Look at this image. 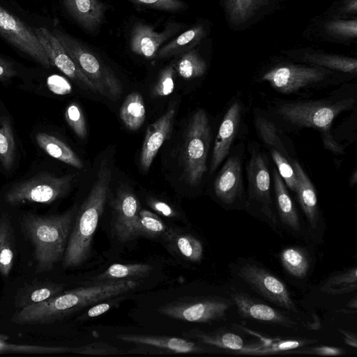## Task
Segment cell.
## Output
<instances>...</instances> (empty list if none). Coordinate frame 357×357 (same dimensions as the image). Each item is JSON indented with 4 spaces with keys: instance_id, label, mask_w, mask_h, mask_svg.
Masks as SVG:
<instances>
[{
    "instance_id": "cell-1",
    "label": "cell",
    "mask_w": 357,
    "mask_h": 357,
    "mask_svg": "<svg viewBox=\"0 0 357 357\" xmlns=\"http://www.w3.org/2000/svg\"><path fill=\"white\" fill-rule=\"evenodd\" d=\"M137 285L134 280L96 282L21 308L13 316L12 321L19 324H52L88 305L120 296Z\"/></svg>"
},
{
    "instance_id": "cell-2",
    "label": "cell",
    "mask_w": 357,
    "mask_h": 357,
    "mask_svg": "<svg viewBox=\"0 0 357 357\" xmlns=\"http://www.w3.org/2000/svg\"><path fill=\"white\" fill-rule=\"evenodd\" d=\"M111 181V169L107 160L102 159L96 179L72 227L63 255L64 268L78 266L88 259L93 235L104 211Z\"/></svg>"
},
{
    "instance_id": "cell-3",
    "label": "cell",
    "mask_w": 357,
    "mask_h": 357,
    "mask_svg": "<svg viewBox=\"0 0 357 357\" xmlns=\"http://www.w3.org/2000/svg\"><path fill=\"white\" fill-rule=\"evenodd\" d=\"M75 214L73 208L57 215L22 217V230L34 246L36 272L52 270L64 255Z\"/></svg>"
},
{
    "instance_id": "cell-4",
    "label": "cell",
    "mask_w": 357,
    "mask_h": 357,
    "mask_svg": "<svg viewBox=\"0 0 357 357\" xmlns=\"http://www.w3.org/2000/svg\"><path fill=\"white\" fill-rule=\"evenodd\" d=\"M52 33L94 86L96 92L112 100L120 97L123 93L122 84L109 67L77 39L60 30L54 29Z\"/></svg>"
},
{
    "instance_id": "cell-5",
    "label": "cell",
    "mask_w": 357,
    "mask_h": 357,
    "mask_svg": "<svg viewBox=\"0 0 357 357\" xmlns=\"http://www.w3.org/2000/svg\"><path fill=\"white\" fill-rule=\"evenodd\" d=\"M354 105L352 98L337 101L310 100L284 102L277 113L291 126L328 130L333 120Z\"/></svg>"
},
{
    "instance_id": "cell-6",
    "label": "cell",
    "mask_w": 357,
    "mask_h": 357,
    "mask_svg": "<svg viewBox=\"0 0 357 357\" xmlns=\"http://www.w3.org/2000/svg\"><path fill=\"white\" fill-rule=\"evenodd\" d=\"M211 139V127L206 113L198 109L191 118L185 135L183 165L185 181L192 186L201 182L207 171V157Z\"/></svg>"
},
{
    "instance_id": "cell-7",
    "label": "cell",
    "mask_w": 357,
    "mask_h": 357,
    "mask_svg": "<svg viewBox=\"0 0 357 357\" xmlns=\"http://www.w3.org/2000/svg\"><path fill=\"white\" fill-rule=\"evenodd\" d=\"M73 175L57 177L41 174L13 185L6 193V202L12 206L26 203L50 204L67 194Z\"/></svg>"
},
{
    "instance_id": "cell-8",
    "label": "cell",
    "mask_w": 357,
    "mask_h": 357,
    "mask_svg": "<svg viewBox=\"0 0 357 357\" xmlns=\"http://www.w3.org/2000/svg\"><path fill=\"white\" fill-rule=\"evenodd\" d=\"M232 303L213 297H185L161 306L158 312L172 319L194 323L225 320Z\"/></svg>"
},
{
    "instance_id": "cell-9",
    "label": "cell",
    "mask_w": 357,
    "mask_h": 357,
    "mask_svg": "<svg viewBox=\"0 0 357 357\" xmlns=\"http://www.w3.org/2000/svg\"><path fill=\"white\" fill-rule=\"evenodd\" d=\"M246 174L248 204L255 206L271 222L276 223L271 195V176L268 160L259 149H252L246 167Z\"/></svg>"
},
{
    "instance_id": "cell-10",
    "label": "cell",
    "mask_w": 357,
    "mask_h": 357,
    "mask_svg": "<svg viewBox=\"0 0 357 357\" xmlns=\"http://www.w3.org/2000/svg\"><path fill=\"white\" fill-rule=\"evenodd\" d=\"M0 36L10 45L45 68L53 66L31 29L20 19L0 6Z\"/></svg>"
},
{
    "instance_id": "cell-11",
    "label": "cell",
    "mask_w": 357,
    "mask_h": 357,
    "mask_svg": "<svg viewBox=\"0 0 357 357\" xmlns=\"http://www.w3.org/2000/svg\"><path fill=\"white\" fill-rule=\"evenodd\" d=\"M330 73L320 66L284 65L266 72L262 79L278 91L289 94L324 81Z\"/></svg>"
},
{
    "instance_id": "cell-12",
    "label": "cell",
    "mask_w": 357,
    "mask_h": 357,
    "mask_svg": "<svg viewBox=\"0 0 357 357\" xmlns=\"http://www.w3.org/2000/svg\"><path fill=\"white\" fill-rule=\"evenodd\" d=\"M238 275L252 289L271 302L294 312H297L285 284L267 270L246 263L238 268Z\"/></svg>"
},
{
    "instance_id": "cell-13",
    "label": "cell",
    "mask_w": 357,
    "mask_h": 357,
    "mask_svg": "<svg viewBox=\"0 0 357 357\" xmlns=\"http://www.w3.org/2000/svg\"><path fill=\"white\" fill-rule=\"evenodd\" d=\"M34 31L53 66L73 81L96 92L94 86L79 69L52 31L45 27L34 28Z\"/></svg>"
},
{
    "instance_id": "cell-14",
    "label": "cell",
    "mask_w": 357,
    "mask_h": 357,
    "mask_svg": "<svg viewBox=\"0 0 357 357\" xmlns=\"http://www.w3.org/2000/svg\"><path fill=\"white\" fill-rule=\"evenodd\" d=\"M140 210L135 195L128 190H120L112 205V230L122 243L135 238L134 227Z\"/></svg>"
},
{
    "instance_id": "cell-15",
    "label": "cell",
    "mask_w": 357,
    "mask_h": 357,
    "mask_svg": "<svg viewBox=\"0 0 357 357\" xmlns=\"http://www.w3.org/2000/svg\"><path fill=\"white\" fill-rule=\"evenodd\" d=\"M231 298L238 313L244 319L258 320L289 328H296L297 324L288 316L243 292H234Z\"/></svg>"
},
{
    "instance_id": "cell-16",
    "label": "cell",
    "mask_w": 357,
    "mask_h": 357,
    "mask_svg": "<svg viewBox=\"0 0 357 357\" xmlns=\"http://www.w3.org/2000/svg\"><path fill=\"white\" fill-rule=\"evenodd\" d=\"M242 114V106L233 102L227 109L216 135L210 164V174H213L228 155L237 133Z\"/></svg>"
},
{
    "instance_id": "cell-17",
    "label": "cell",
    "mask_w": 357,
    "mask_h": 357,
    "mask_svg": "<svg viewBox=\"0 0 357 357\" xmlns=\"http://www.w3.org/2000/svg\"><path fill=\"white\" fill-rule=\"evenodd\" d=\"M216 197L224 204H232L243 192L242 163L237 155L229 157L214 181Z\"/></svg>"
},
{
    "instance_id": "cell-18",
    "label": "cell",
    "mask_w": 357,
    "mask_h": 357,
    "mask_svg": "<svg viewBox=\"0 0 357 357\" xmlns=\"http://www.w3.org/2000/svg\"><path fill=\"white\" fill-rule=\"evenodd\" d=\"M174 115L175 109L169 108L146 128L140 155V165L144 171L149 170L159 149L169 137Z\"/></svg>"
},
{
    "instance_id": "cell-19",
    "label": "cell",
    "mask_w": 357,
    "mask_h": 357,
    "mask_svg": "<svg viewBox=\"0 0 357 357\" xmlns=\"http://www.w3.org/2000/svg\"><path fill=\"white\" fill-rule=\"evenodd\" d=\"M117 338L123 342L151 347L171 354H194L207 351V349L195 342L175 337L120 335Z\"/></svg>"
},
{
    "instance_id": "cell-20",
    "label": "cell",
    "mask_w": 357,
    "mask_h": 357,
    "mask_svg": "<svg viewBox=\"0 0 357 357\" xmlns=\"http://www.w3.org/2000/svg\"><path fill=\"white\" fill-rule=\"evenodd\" d=\"M176 28L167 27L162 32H156L146 24H137L132 29L130 46L132 52L146 58L155 56L160 47L175 31Z\"/></svg>"
},
{
    "instance_id": "cell-21",
    "label": "cell",
    "mask_w": 357,
    "mask_h": 357,
    "mask_svg": "<svg viewBox=\"0 0 357 357\" xmlns=\"http://www.w3.org/2000/svg\"><path fill=\"white\" fill-rule=\"evenodd\" d=\"M70 15L83 28L93 31L102 23L106 6L99 0H63Z\"/></svg>"
},
{
    "instance_id": "cell-22",
    "label": "cell",
    "mask_w": 357,
    "mask_h": 357,
    "mask_svg": "<svg viewBox=\"0 0 357 357\" xmlns=\"http://www.w3.org/2000/svg\"><path fill=\"white\" fill-rule=\"evenodd\" d=\"M296 180V194L299 204L312 229H316L319 220V209L316 191L301 165L295 160H291Z\"/></svg>"
},
{
    "instance_id": "cell-23",
    "label": "cell",
    "mask_w": 357,
    "mask_h": 357,
    "mask_svg": "<svg viewBox=\"0 0 357 357\" xmlns=\"http://www.w3.org/2000/svg\"><path fill=\"white\" fill-rule=\"evenodd\" d=\"M63 284L48 280H35L18 291L15 297V304L21 309L59 295L63 292Z\"/></svg>"
},
{
    "instance_id": "cell-24",
    "label": "cell",
    "mask_w": 357,
    "mask_h": 357,
    "mask_svg": "<svg viewBox=\"0 0 357 357\" xmlns=\"http://www.w3.org/2000/svg\"><path fill=\"white\" fill-rule=\"evenodd\" d=\"M184 335L196 340L202 344L234 351L238 354H241L248 346L244 344L241 336L225 329L208 333L194 329L188 331Z\"/></svg>"
},
{
    "instance_id": "cell-25",
    "label": "cell",
    "mask_w": 357,
    "mask_h": 357,
    "mask_svg": "<svg viewBox=\"0 0 357 357\" xmlns=\"http://www.w3.org/2000/svg\"><path fill=\"white\" fill-rule=\"evenodd\" d=\"M272 174L275 202L280 218L283 224L294 231H298L300 222L297 211L286 185L276 168L273 169Z\"/></svg>"
},
{
    "instance_id": "cell-26",
    "label": "cell",
    "mask_w": 357,
    "mask_h": 357,
    "mask_svg": "<svg viewBox=\"0 0 357 357\" xmlns=\"http://www.w3.org/2000/svg\"><path fill=\"white\" fill-rule=\"evenodd\" d=\"M36 140L38 145L51 157L77 169L83 167V162L77 154L56 137L39 132Z\"/></svg>"
},
{
    "instance_id": "cell-27",
    "label": "cell",
    "mask_w": 357,
    "mask_h": 357,
    "mask_svg": "<svg viewBox=\"0 0 357 357\" xmlns=\"http://www.w3.org/2000/svg\"><path fill=\"white\" fill-rule=\"evenodd\" d=\"M15 251L14 231L7 213L0 215V273L7 277L12 269Z\"/></svg>"
},
{
    "instance_id": "cell-28",
    "label": "cell",
    "mask_w": 357,
    "mask_h": 357,
    "mask_svg": "<svg viewBox=\"0 0 357 357\" xmlns=\"http://www.w3.org/2000/svg\"><path fill=\"white\" fill-rule=\"evenodd\" d=\"M204 33V29L202 25L193 26L160 48L155 56L158 59L167 58L187 52L199 43Z\"/></svg>"
},
{
    "instance_id": "cell-29",
    "label": "cell",
    "mask_w": 357,
    "mask_h": 357,
    "mask_svg": "<svg viewBox=\"0 0 357 357\" xmlns=\"http://www.w3.org/2000/svg\"><path fill=\"white\" fill-rule=\"evenodd\" d=\"M119 116L128 129L138 130L146 119V109L142 96L137 92L128 94L120 108Z\"/></svg>"
},
{
    "instance_id": "cell-30",
    "label": "cell",
    "mask_w": 357,
    "mask_h": 357,
    "mask_svg": "<svg viewBox=\"0 0 357 357\" xmlns=\"http://www.w3.org/2000/svg\"><path fill=\"white\" fill-rule=\"evenodd\" d=\"M317 341V340L305 338L278 340H264L262 338L261 343L256 344L255 345H249L247 349L245 350L242 354L265 355L283 351H289L314 343Z\"/></svg>"
},
{
    "instance_id": "cell-31",
    "label": "cell",
    "mask_w": 357,
    "mask_h": 357,
    "mask_svg": "<svg viewBox=\"0 0 357 357\" xmlns=\"http://www.w3.org/2000/svg\"><path fill=\"white\" fill-rule=\"evenodd\" d=\"M153 267L146 264H114L103 273L96 276L94 279L97 282L132 280L133 278L143 277L148 275Z\"/></svg>"
},
{
    "instance_id": "cell-32",
    "label": "cell",
    "mask_w": 357,
    "mask_h": 357,
    "mask_svg": "<svg viewBox=\"0 0 357 357\" xmlns=\"http://www.w3.org/2000/svg\"><path fill=\"white\" fill-rule=\"evenodd\" d=\"M280 259L284 268L291 275L303 278L310 268V258L307 252L296 246L288 247L280 254Z\"/></svg>"
},
{
    "instance_id": "cell-33",
    "label": "cell",
    "mask_w": 357,
    "mask_h": 357,
    "mask_svg": "<svg viewBox=\"0 0 357 357\" xmlns=\"http://www.w3.org/2000/svg\"><path fill=\"white\" fill-rule=\"evenodd\" d=\"M356 266L331 276L320 288L321 291L334 296L347 294L356 290Z\"/></svg>"
},
{
    "instance_id": "cell-34",
    "label": "cell",
    "mask_w": 357,
    "mask_h": 357,
    "mask_svg": "<svg viewBox=\"0 0 357 357\" xmlns=\"http://www.w3.org/2000/svg\"><path fill=\"white\" fill-rule=\"evenodd\" d=\"M167 227L155 213L146 209H140L134 227L135 238L145 236L158 238L168 232Z\"/></svg>"
},
{
    "instance_id": "cell-35",
    "label": "cell",
    "mask_w": 357,
    "mask_h": 357,
    "mask_svg": "<svg viewBox=\"0 0 357 357\" xmlns=\"http://www.w3.org/2000/svg\"><path fill=\"white\" fill-rule=\"evenodd\" d=\"M305 60L317 66L351 74L356 73L357 60L356 58L331 54H310L305 56Z\"/></svg>"
},
{
    "instance_id": "cell-36",
    "label": "cell",
    "mask_w": 357,
    "mask_h": 357,
    "mask_svg": "<svg viewBox=\"0 0 357 357\" xmlns=\"http://www.w3.org/2000/svg\"><path fill=\"white\" fill-rule=\"evenodd\" d=\"M171 236L172 244L177 252L185 259L192 262H199L203 257L202 242L189 234H167Z\"/></svg>"
},
{
    "instance_id": "cell-37",
    "label": "cell",
    "mask_w": 357,
    "mask_h": 357,
    "mask_svg": "<svg viewBox=\"0 0 357 357\" xmlns=\"http://www.w3.org/2000/svg\"><path fill=\"white\" fill-rule=\"evenodd\" d=\"M255 125L260 138L269 149L278 151L291 162L292 159L278 135V130L273 123L262 116L255 115Z\"/></svg>"
},
{
    "instance_id": "cell-38",
    "label": "cell",
    "mask_w": 357,
    "mask_h": 357,
    "mask_svg": "<svg viewBox=\"0 0 357 357\" xmlns=\"http://www.w3.org/2000/svg\"><path fill=\"white\" fill-rule=\"evenodd\" d=\"M15 156V143L10 121L7 116L0 118V161L7 171L13 167Z\"/></svg>"
},
{
    "instance_id": "cell-39",
    "label": "cell",
    "mask_w": 357,
    "mask_h": 357,
    "mask_svg": "<svg viewBox=\"0 0 357 357\" xmlns=\"http://www.w3.org/2000/svg\"><path fill=\"white\" fill-rule=\"evenodd\" d=\"M264 2L265 0H225L229 20L236 25L247 22Z\"/></svg>"
},
{
    "instance_id": "cell-40",
    "label": "cell",
    "mask_w": 357,
    "mask_h": 357,
    "mask_svg": "<svg viewBox=\"0 0 357 357\" xmlns=\"http://www.w3.org/2000/svg\"><path fill=\"white\" fill-rule=\"evenodd\" d=\"M176 70L184 79L202 76L206 70L204 60L195 50L185 52L176 63Z\"/></svg>"
},
{
    "instance_id": "cell-41",
    "label": "cell",
    "mask_w": 357,
    "mask_h": 357,
    "mask_svg": "<svg viewBox=\"0 0 357 357\" xmlns=\"http://www.w3.org/2000/svg\"><path fill=\"white\" fill-rule=\"evenodd\" d=\"M8 337L0 335V354L23 353V354H54L72 351L73 348L66 347H47L42 345H26L8 343Z\"/></svg>"
},
{
    "instance_id": "cell-42",
    "label": "cell",
    "mask_w": 357,
    "mask_h": 357,
    "mask_svg": "<svg viewBox=\"0 0 357 357\" xmlns=\"http://www.w3.org/2000/svg\"><path fill=\"white\" fill-rule=\"evenodd\" d=\"M271 150V155L274 161L277 170L284 181L286 186L296 192L297 187L296 176L290 162L280 153L275 149Z\"/></svg>"
},
{
    "instance_id": "cell-43",
    "label": "cell",
    "mask_w": 357,
    "mask_h": 357,
    "mask_svg": "<svg viewBox=\"0 0 357 357\" xmlns=\"http://www.w3.org/2000/svg\"><path fill=\"white\" fill-rule=\"evenodd\" d=\"M65 119L68 126L79 138L86 137V124L83 112L77 104L73 102L66 107Z\"/></svg>"
},
{
    "instance_id": "cell-44",
    "label": "cell",
    "mask_w": 357,
    "mask_h": 357,
    "mask_svg": "<svg viewBox=\"0 0 357 357\" xmlns=\"http://www.w3.org/2000/svg\"><path fill=\"white\" fill-rule=\"evenodd\" d=\"M325 31L331 36L343 38H356L357 36V21L333 20L324 25Z\"/></svg>"
},
{
    "instance_id": "cell-45",
    "label": "cell",
    "mask_w": 357,
    "mask_h": 357,
    "mask_svg": "<svg viewBox=\"0 0 357 357\" xmlns=\"http://www.w3.org/2000/svg\"><path fill=\"white\" fill-rule=\"evenodd\" d=\"M174 72L175 69L173 64L167 66L160 72L152 91L154 96H167L173 92L174 89Z\"/></svg>"
},
{
    "instance_id": "cell-46",
    "label": "cell",
    "mask_w": 357,
    "mask_h": 357,
    "mask_svg": "<svg viewBox=\"0 0 357 357\" xmlns=\"http://www.w3.org/2000/svg\"><path fill=\"white\" fill-rule=\"evenodd\" d=\"M72 352L89 355H110L119 354L121 350L105 342H94L85 346L73 348Z\"/></svg>"
},
{
    "instance_id": "cell-47",
    "label": "cell",
    "mask_w": 357,
    "mask_h": 357,
    "mask_svg": "<svg viewBox=\"0 0 357 357\" xmlns=\"http://www.w3.org/2000/svg\"><path fill=\"white\" fill-rule=\"evenodd\" d=\"M138 4L156 9L176 11L184 8V3L180 0H130Z\"/></svg>"
},
{
    "instance_id": "cell-48",
    "label": "cell",
    "mask_w": 357,
    "mask_h": 357,
    "mask_svg": "<svg viewBox=\"0 0 357 357\" xmlns=\"http://www.w3.org/2000/svg\"><path fill=\"white\" fill-rule=\"evenodd\" d=\"M344 350L331 346H318L313 347H305L302 349H296L291 354H315L319 356H340L344 353Z\"/></svg>"
},
{
    "instance_id": "cell-49",
    "label": "cell",
    "mask_w": 357,
    "mask_h": 357,
    "mask_svg": "<svg viewBox=\"0 0 357 357\" xmlns=\"http://www.w3.org/2000/svg\"><path fill=\"white\" fill-rule=\"evenodd\" d=\"M47 84L49 89L56 94L64 95L71 91V86L63 77L52 75L47 78Z\"/></svg>"
},
{
    "instance_id": "cell-50",
    "label": "cell",
    "mask_w": 357,
    "mask_h": 357,
    "mask_svg": "<svg viewBox=\"0 0 357 357\" xmlns=\"http://www.w3.org/2000/svg\"><path fill=\"white\" fill-rule=\"evenodd\" d=\"M111 298L108 299L107 302L98 303V304L93 305L89 310L86 312L85 314L81 317L82 319H86L90 318L97 317L107 311H108L111 307H112L116 303L121 301V298L119 297L118 298L112 300Z\"/></svg>"
},
{
    "instance_id": "cell-51",
    "label": "cell",
    "mask_w": 357,
    "mask_h": 357,
    "mask_svg": "<svg viewBox=\"0 0 357 357\" xmlns=\"http://www.w3.org/2000/svg\"><path fill=\"white\" fill-rule=\"evenodd\" d=\"M321 139L325 149L335 154H343L344 148L331 136L329 129L321 130Z\"/></svg>"
},
{
    "instance_id": "cell-52",
    "label": "cell",
    "mask_w": 357,
    "mask_h": 357,
    "mask_svg": "<svg viewBox=\"0 0 357 357\" xmlns=\"http://www.w3.org/2000/svg\"><path fill=\"white\" fill-rule=\"evenodd\" d=\"M149 204L154 211L163 216L169 218L176 216V212L173 208L164 202L156 199H150L149 201Z\"/></svg>"
},
{
    "instance_id": "cell-53",
    "label": "cell",
    "mask_w": 357,
    "mask_h": 357,
    "mask_svg": "<svg viewBox=\"0 0 357 357\" xmlns=\"http://www.w3.org/2000/svg\"><path fill=\"white\" fill-rule=\"evenodd\" d=\"M15 75L16 72L11 63L0 58V80L8 79Z\"/></svg>"
},
{
    "instance_id": "cell-54",
    "label": "cell",
    "mask_w": 357,
    "mask_h": 357,
    "mask_svg": "<svg viewBox=\"0 0 357 357\" xmlns=\"http://www.w3.org/2000/svg\"><path fill=\"white\" fill-rule=\"evenodd\" d=\"M337 330L342 335L345 344L355 349L357 348V335L355 333L342 328H337Z\"/></svg>"
},
{
    "instance_id": "cell-55",
    "label": "cell",
    "mask_w": 357,
    "mask_h": 357,
    "mask_svg": "<svg viewBox=\"0 0 357 357\" xmlns=\"http://www.w3.org/2000/svg\"><path fill=\"white\" fill-rule=\"evenodd\" d=\"M344 13H356L357 11V0H346L342 8Z\"/></svg>"
},
{
    "instance_id": "cell-56",
    "label": "cell",
    "mask_w": 357,
    "mask_h": 357,
    "mask_svg": "<svg viewBox=\"0 0 357 357\" xmlns=\"http://www.w3.org/2000/svg\"><path fill=\"white\" fill-rule=\"evenodd\" d=\"M312 317L313 321L307 323L306 327L310 330H319L321 328V324L319 316L317 314L313 313Z\"/></svg>"
},
{
    "instance_id": "cell-57",
    "label": "cell",
    "mask_w": 357,
    "mask_h": 357,
    "mask_svg": "<svg viewBox=\"0 0 357 357\" xmlns=\"http://www.w3.org/2000/svg\"><path fill=\"white\" fill-rule=\"evenodd\" d=\"M357 181V172L355 169L353 172V174L351 175V177L349 178V184L351 186L354 185L356 183Z\"/></svg>"
},
{
    "instance_id": "cell-58",
    "label": "cell",
    "mask_w": 357,
    "mask_h": 357,
    "mask_svg": "<svg viewBox=\"0 0 357 357\" xmlns=\"http://www.w3.org/2000/svg\"><path fill=\"white\" fill-rule=\"evenodd\" d=\"M347 307L350 308H354V310H356L357 307V298L356 296H355L353 299H351L349 303L347 304Z\"/></svg>"
}]
</instances>
